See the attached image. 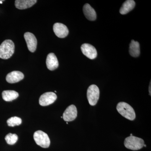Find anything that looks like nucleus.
I'll return each instance as SVG.
<instances>
[{
	"label": "nucleus",
	"mask_w": 151,
	"mask_h": 151,
	"mask_svg": "<svg viewBox=\"0 0 151 151\" xmlns=\"http://www.w3.org/2000/svg\"><path fill=\"white\" fill-rule=\"evenodd\" d=\"M118 112L123 117L130 121H133L136 118V114L134 109L128 103L120 102L117 105Z\"/></svg>",
	"instance_id": "nucleus-2"
},
{
	"label": "nucleus",
	"mask_w": 151,
	"mask_h": 151,
	"mask_svg": "<svg viewBox=\"0 0 151 151\" xmlns=\"http://www.w3.org/2000/svg\"><path fill=\"white\" fill-rule=\"evenodd\" d=\"M24 78V75L20 71H13L7 74L6 80L9 83H15L21 81Z\"/></svg>",
	"instance_id": "nucleus-11"
},
{
	"label": "nucleus",
	"mask_w": 151,
	"mask_h": 151,
	"mask_svg": "<svg viewBox=\"0 0 151 151\" xmlns=\"http://www.w3.org/2000/svg\"><path fill=\"white\" fill-rule=\"evenodd\" d=\"M100 97V90L94 84L90 85L87 91V97L89 104L92 106L97 104Z\"/></svg>",
	"instance_id": "nucleus-5"
},
{
	"label": "nucleus",
	"mask_w": 151,
	"mask_h": 151,
	"mask_svg": "<svg viewBox=\"0 0 151 151\" xmlns=\"http://www.w3.org/2000/svg\"><path fill=\"white\" fill-rule=\"evenodd\" d=\"M130 135H131V136H132V134H130Z\"/></svg>",
	"instance_id": "nucleus-23"
},
{
	"label": "nucleus",
	"mask_w": 151,
	"mask_h": 151,
	"mask_svg": "<svg viewBox=\"0 0 151 151\" xmlns=\"http://www.w3.org/2000/svg\"><path fill=\"white\" fill-rule=\"evenodd\" d=\"M130 54L131 56L134 57H137L140 55V45L137 41H135L132 40L129 46Z\"/></svg>",
	"instance_id": "nucleus-16"
},
{
	"label": "nucleus",
	"mask_w": 151,
	"mask_h": 151,
	"mask_svg": "<svg viewBox=\"0 0 151 151\" xmlns=\"http://www.w3.org/2000/svg\"><path fill=\"white\" fill-rule=\"evenodd\" d=\"M149 92H150V95H151V82L150 83V86H149Z\"/></svg>",
	"instance_id": "nucleus-20"
},
{
	"label": "nucleus",
	"mask_w": 151,
	"mask_h": 151,
	"mask_svg": "<svg viewBox=\"0 0 151 151\" xmlns=\"http://www.w3.org/2000/svg\"><path fill=\"white\" fill-rule=\"evenodd\" d=\"M47 67L49 70H53L58 67L59 63L56 55L53 53H49L46 58Z\"/></svg>",
	"instance_id": "nucleus-12"
},
{
	"label": "nucleus",
	"mask_w": 151,
	"mask_h": 151,
	"mask_svg": "<svg viewBox=\"0 0 151 151\" xmlns=\"http://www.w3.org/2000/svg\"><path fill=\"white\" fill-rule=\"evenodd\" d=\"M24 37L29 50L31 52H34L37 46V40L35 36L32 33L27 32L24 33Z\"/></svg>",
	"instance_id": "nucleus-9"
},
{
	"label": "nucleus",
	"mask_w": 151,
	"mask_h": 151,
	"mask_svg": "<svg viewBox=\"0 0 151 151\" xmlns=\"http://www.w3.org/2000/svg\"><path fill=\"white\" fill-rule=\"evenodd\" d=\"M81 49L83 54L89 59H94L97 57V51L93 45L88 43L83 44Z\"/></svg>",
	"instance_id": "nucleus-7"
},
{
	"label": "nucleus",
	"mask_w": 151,
	"mask_h": 151,
	"mask_svg": "<svg viewBox=\"0 0 151 151\" xmlns=\"http://www.w3.org/2000/svg\"><path fill=\"white\" fill-rule=\"evenodd\" d=\"M5 140L9 145H13L17 142L18 139L17 135L16 134L9 133L6 136Z\"/></svg>",
	"instance_id": "nucleus-19"
},
{
	"label": "nucleus",
	"mask_w": 151,
	"mask_h": 151,
	"mask_svg": "<svg viewBox=\"0 0 151 151\" xmlns=\"http://www.w3.org/2000/svg\"><path fill=\"white\" fill-rule=\"evenodd\" d=\"M144 146H145V147H146V145H145H145H144Z\"/></svg>",
	"instance_id": "nucleus-22"
},
{
	"label": "nucleus",
	"mask_w": 151,
	"mask_h": 151,
	"mask_svg": "<svg viewBox=\"0 0 151 151\" xmlns=\"http://www.w3.org/2000/svg\"><path fill=\"white\" fill-rule=\"evenodd\" d=\"M57 97L56 94L54 92H45L42 94L40 98V105L45 106L52 104L56 100Z\"/></svg>",
	"instance_id": "nucleus-6"
},
{
	"label": "nucleus",
	"mask_w": 151,
	"mask_h": 151,
	"mask_svg": "<svg viewBox=\"0 0 151 151\" xmlns=\"http://www.w3.org/2000/svg\"><path fill=\"white\" fill-rule=\"evenodd\" d=\"M0 4H2V1H0Z\"/></svg>",
	"instance_id": "nucleus-21"
},
{
	"label": "nucleus",
	"mask_w": 151,
	"mask_h": 151,
	"mask_svg": "<svg viewBox=\"0 0 151 151\" xmlns=\"http://www.w3.org/2000/svg\"><path fill=\"white\" fill-rule=\"evenodd\" d=\"M83 12L85 17L89 21H94L97 17L96 13L94 9L88 4H85L83 6Z\"/></svg>",
	"instance_id": "nucleus-13"
},
{
	"label": "nucleus",
	"mask_w": 151,
	"mask_h": 151,
	"mask_svg": "<svg viewBox=\"0 0 151 151\" xmlns=\"http://www.w3.org/2000/svg\"><path fill=\"white\" fill-rule=\"evenodd\" d=\"M22 120L21 118L14 116L11 117L7 121L8 125L9 127H14L15 126H19L22 124Z\"/></svg>",
	"instance_id": "nucleus-18"
},
{
	"label": "nucleus",
	"mask_w": 151,
	"mask_h": 151,
	"mask_svg": "<svg viewBox=\"0 0 151 151\" xmlns=\"http://www.w3.org/2000/svg\"><path fill=\"white\" fill-rule=\"evenodd\" d=\"M15 45L11 40L4 41L0 45V58L8 59L12 56L14 52Z\"/></svg>",
	"instance_id": "nucleus-1"
},
{
	"label": "nucleus",
	"mask_w": 151,
	"mask_h": 151,
	"mask_svg": "<svg viewBox=\"0 0 151 151\" xmlns=\"http://www.w3.org/2000/svg\"><path fill=\"white\" fill-rule=\"evenodd\" d=\"M145 142L141 138L130 136L125 139L124 145L127 149L132 150H138L144 147Z\"/></svg>",
	"instance_id": "nucleus-3"
},
{
	"label": "nucleus",
	"mask_w": 151,
	"mask_h": 151,
	"mask_svg": "<svg viewBox=\"0 0 151 151\" xmlns=\"http://www.w3.org/2000/svg\"><path fill=\"white\" fill-rule=\"evenodd\" d=\"M77 116V111L74 105L68 106L64 111L63 115V120L66 122H71L76 119Z\"/></svg>",
	"instance_id": "nucleus-8"
},
{
	"label": "nucleus",
	"mask_w": 151,
	"mask_h": 151,
	"mask_svg": "<svg viewBox=\"0 0 151 151\" xmlns=\"http://www.w3.org/2000/svg\"><path fill=\"white\" fill-rule=\"evenodd\" d=\"M135 2L133 0H128L124 2L120 9V14H126L132 11L135 7Z\"/></svg>",
	"instance_id": "nucleus-15"
},
{
	"label": "nucleus",
	"mask_w": 151,
	"mask_h": 151,
	"mask_svg": "<svg viewBox=\"0 0 151 151\" xmlns=\"http://www.w3.org/2000/svg\"><path fill=\"white\" fill-rule=\"evenodd\" d=\"M37 2L36 0H16L15 5L19 9H25L32 6Z\"/></svg>",
	"instance_id": "nucleus-14"
},
{
	"label": "nucleus",
	"mask_w": 151,
	"mask_h": 151,
	"mask_svg": "<svg viewBox=\"0 0 151 151\" xmlns=\"http://www.w3.org/2000/svg\"><path fill=\"white\" fill-rule=\"evenodd\" d=\"M53 31L55 35L59 38H63L68 35L69 31L67 27L60 23H56L53 25Z\"/></svg>",
	"instance_id": "nucleus-10"
},
{
	"label": "nucleus",
	"mask_w": 151,
	"mask_h": 151,
	"mask_svg": "<svg viewBox=\"0 0 151 151\" xmlns=\"http://www.w3.org/2000/svg\"><path fill=\"white\" fill-rule=\"evenodd\" d=\"M34 139L38 145L42 148H48L50 145V139L48 135L42 131H37L34 134Z\"/></svg>",
	"instance_id": "nucleus-4"
},
{
	"label": "nucleus",
	"mask_w": 151,
	"mask_h": 151,
	"mask_svg": "<svg viewBox=\"0 0 151 151\" xmlns=\"http://www.w3.org/2000/svg\"><path fill=\"white\" fill-rule=\"evenodd\" d=\"M2 95L4 100L7 102L15 100L19 97L18 93L14 90H5L3 91Z\"/></svg>",
	"instance_id": "nucleus-17"
}]
</instances>
